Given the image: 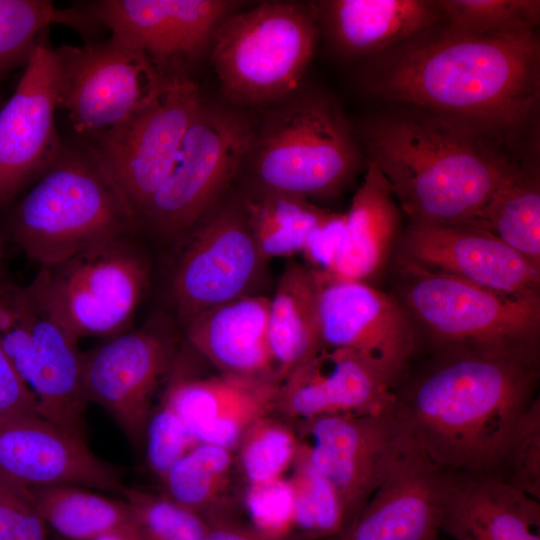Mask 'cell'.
<instances>
[{
  "label": "cell",
  "mask_w": 540,
  "mask_h": 540,
  "mask_svg": "<svg viewBox=\"0 0 540 540\" xmlns=\"http://www.w3.org/2000/svg\"><path fill=\"white\" fill-rule=\"evenodd\" d=\"M366 60L359 85L368 95L426 111L509 152L538 128L536 30L475 35L439 22Z\"/></svg>",
  "instance_id": "cell-1"
},
{
  "label": "cell",
  "mask_w": 540,
  "mask_h": 540,
  "mask_svg": "<svg viewBox=\"0 0 540 540\" xmlns=\"http://www.w3.org/2000/svg\"><path fill=\"white\" fill-rule=\"evenodd\" d=\"M540 362L462 349L420 350L392 389V413L442 468L492 475L539 397Z\"/></svg>",
  "instance_id": "cell-2"
},
{
  "label": "cell",
  "mask_w": 540,
  "mask_h": 540,
  "mask_svg": "<svg viewBox=\"0 0 540 540\" xmlns=\"http://www.w3.org/2000/svg\"><path fill=\"white\" fill-rule=\"evenodd\" d=\"M406 107L354 128L367 162L387 179L407 220L473 225L528 164L466 128Z\"/></svg>",
  "instance_id": "cell-3"
},
{
  "label": "cell",
  "mask_w": 540,
  "mask_h": 540,
  "mask_svg": "<svg viewBox=\"0 0 540 540\" xmlns=\"http://www.w3.org/2000/svg\"><path fill=\"white\" fill-rule=\"evenodd\" d=\"M364 156L338 100L303 83L260 110L233 186L247 197L327 200L350 184Z\"/></svg>",
  "instance_id": "cell-4"
},
{
  "label": "cell",
  "mask_w": 540,
  "mask_h": 540,
  "mask_svg": "<svg viewBox=\"0 0 540 540\" xmlns=\"http://www.w3.org/2000/svg\"><path fill=\"white\" fill-rule=\"evenodd\" d=\"M6 233L39 266L139 234L135 217L95 152L71 138L10 209Z\"/></svg>",
  "instance_id": "cell-5"
},
{
  "label": "cell",
  "mask_w": 540,
  "mask_h": 540,
  "mask_svg": "<svg viewBox=\"0 0 540 540\" xmlns=\"http://www.w3.org/2000/svg\"><path fill=\"white\" fill-rule=\"evenodd\" d=\"M392 261L391 294L413 323L418 351L462 348L540 362V292L505 294L395 254Z\"/></svg>",
  "instance_id": "cell-6"
},
{
  "label": "cell",
  "mask_w": 540,
  "mask_h": 540,
  "mask_svg": "<svg viewBox=\"0 0 540 540\" xmlns=\"http://www.w3.org/2000/svg\"><path fill=\"white\" fill-rule=\"evenodd\" d=\"M318 38L309 3L264 1L230 14L208 55L222 99L255 111L291 95L304 83Z\"/></svg>",
  "instance_id": "cell-7"
},
{
  "label": "cell",
  "mask_w": 540,
  "mask_h": 540,
  "mask_svg": "<svg viewBox=\"0 0 540 540\" xmlns=\"http://www.w3.org/2000/svg\"><path fill=\"white\" fill-rule=\"evenodd\" d=\"M257 114L203 96L173 167L137 219L139 235L174 245L233 186Z\"/></svg>",
  "instance_id": "cell-8"
},
{
  "label": "cell",
  "mask_w": 540,
  "mask_h": 540,
  "mask_svg": "<svg viewBox=\"0 0 540 540\" xmlns=\"http://www.w3.org/2000/svg\"><path fill=\"white\" fill-rule=\"evenodd\" d=\"M139 234L39 266L27 284L39 306L74 340L109 338L131 328L151 277Z\"/></svg>",
  "instance_id": "cell-9"
},
{
  "label": "cell",
  "mask_w": 540,
  "mask_h": 540,
  "mask_svg": "<svg viewBox=\"0 0 540 540\" xmlns=\"http://www.w3.org/2000/svg\"><path fill=\"white\" fill-rule=\"evenodd\" d=\"M54 52L58 110L72 137L89 145L127 123L172 81L141 51L111 35Z\"/></svg>",
  "instance_id": "cell-10"
},
{
  "label": "cell",
  "mask_w": 540,
  "mask_h": 540,
  "mask_svg": "<svg viewBox=\"0 0 540 540\" xmlns=\"http://www.w3.org/2000/svg\"><path fill=\"white\" fill-rule=\"evenodd\" d=\"M169 294L183 327L214 306L254 295L265 263L243 200L232 186L175 244Z\"/></svg>",
  "instance_id": "cell-11"
},
{
  "label": "cell",
  "mask_w": 540,
  "mask_h": 540,
  "mask_svg": "<svg viewBox=\"0 0 540 540\" xmlns=\"http://www.w3.org/2000/svg\"><path fill=\"white\" fill-rule=\"evenodd\" d=\"M0 347L33 393L41 417L84 437L83 352L27 285L0 277Z\"/></svg>",
  "instance_id": "cell-12"
},
{
  "label": "cell",
  "mask_w": 540,
  "mask_h": 540,
  "mask_svg": "<svg viewBox=\"0 0 540 540\" xmlns=\"http://www.w3.org/2000/svg\"><path fill=\"white\" fill-rule=\"evenodd\" d=\"M110 35L141 51L168 80L193 78L237 0H90L75 4Z\"/></svg>",
  "instance_id": "cell-13"
},
{
  "label": "cell",
  "mask_w": 540,
  "mask_h": 540,
  "mask_svg": "<svg viewBox=\"0 0 540 540\" xmlns=\"http://www.w3.org/2000/svg\"><path fill=\"white\" fill-rule=\"evenodd\" d=\"M194 78L169 82L117 130L87 144L137 219L167 179L203 98Z\"/></svg>",
  "instance_id": "cell-14"
},
{
  "label": "cell",
  "mask_w": 540,
  "mask_h": 540,
  "mask_svg": "<svg viewBox=\"0 0 540 540\" xmlns=\"http://www.w3.org/2000/svg\"><path fill=\"white\" fill-rule=\"evenodd\" d=\"M174 327L172 318L158 314L83 353L88 403L104 408L131 440L144 436L154 397L175 364Z\"/></svg>",
  "instance_id": "cell-15"
},
{
  "label": "cell",
  "mask_w": 540,
  "mask_h": 540,
  "mask_svg": "<svg viewBox=\"0 0 540 540\" xmlns=\"http://www.w3.org/2000/svg\"><path fill=\"white\" fill-rule=\"evenodd\" d=\"M295 423L300 447L334 488L349 527L402 440L391 406L376 414H331Z\"/></svg>",
  "instance_id": "cell-16"
},
{
  "label": "cell",
  "mask_w": 540,
  "mask_h": 540,
  "mask_svg": "<svg viewBox=\"0 0 540 540\" xmlns=\"http://www.w3.org/2000/svg\"><path fill=\"white\" fill-rule=\"evenodd\" d=\"M58 78L54 48L45 32L17 87L0 110V207L31 187L63 147L56 125Z\"/></svg>",
  "instance_id": "cell-17"
},
{
  "label": "cell",
  "mask_w": 540,
  "mask_h": 540,
  "mask_svg": "<svg viewBox=\"0 0 540 540\" xmlns=\"http://www.w3.org/2000/svg\"><path fill=\"white\" fill-rule=\"evenodd\" d=\"M317 276L323 347L358 352L394 387L418 351L404 308L372 284Z\"/></svg>",
  "instance_id": "cell-18"
},
{
  "label": "cell",
  "mask_w": 540,
  "mask_h": 540,
  "mask_svg": "<svg viewBox=\"0 0 540 540\" xmlns=\"http://www.w3.org/2000/svg\"><path fill=\"white\" fill-rule=\"evenodd\" d=\"M451 474L403 431L380 484L339 540L436 539Z\"/></svg>",
  "instance_id": "cell-19"
},
{
  "label": "cell",
  "mask_w": 540,
  "mask_h": 540,
  "mask_svg": "<svg viewBox=\"0 0 540 540\" xmlns=\"http://www.w3.org/2000/svg\"><path fill=\"white\" fill-rule=\"evenodd\" d=\"M394 254L501 293L540 292V268L481 227L407 220Z\"/></svg>",
  "instance_id": "cell-20"
},
{
  "label": "cell",
  "mask_w": 540,
  "mask_h": 540,
  "mask_svg": "<svg viewBox=\"0 0 540 540\" xmlns=\"http://www.w3.org/2000/svg\"><path fill=\"white\" fill-rule=\"evenodd\" d=\"M0 473L28 487L123 488L117 472L89 449L84 437L38 414L0 419Z\"/></svg>",
  "instance_id": "cell-21"
},
{
  "label": "cell",
  "mask_w": 540,
  "mask_h": 540,
  "mask_svg": "<svg viewBox=\"0 0 540 540\" xmlns=\"http://www.w3.org/2000/svg\"><path fill=\"white\" fill-rule=\"evenodd\" d=\"M393 385L356 351L323 347L278 387L276 413L292 423L322 415L387 410Z\"/></svg>",
  "instance_id": "cell-22"
},
{
  "label": "cell",
  "mask_w": 540,
  "mask_h": 540,
  "mask_svg": "<svg viewBox=\"0 0 540 540\" xmlns=\"http://www.w3.org/2000/svg\"><path fill=\"white\" fill-rule=\"evenodd\" d=\"M171 375V373H170ZM279 384L224 375H171L163 395L197 443L234 450L245 431L276 413Z\"/></svg>",
  "instance_id": "cell-23"
},
{
  "label": "cell",
  "mask_w": 540,
  "mask_h": 540,
  "mask_svg": "<svg viewBox=\"0 0 540 540\" xmlns=\"http://www.w3.org/2000/svg\"><path fill=\"white\" fill-rule=\"evenodd\" d=\"M322 34L344 60L373 57L444 20L431 0H317L308 2Z\"/></svg>",
  "instance_id": "cell-24"
},
{
  "label": "cell",
  "mask_w": 540,
  "mask_h": 540,
  "mask_svg": "<svg viewBox=\"0 0 540 540\" xmlns=\"http://www.w3.org/2000/svg\"><path fill=\"white\" fill-rule=\"evenodd\" d=\"M269 298L248 295L200 312L184 326L188 343L220 375L279 384L268 342Z\"/></svg>",
  "instance_id": "cell-25"
},
{
  "label": "cell",
  "mask_w": 540,
  "mask_h": 540,
  "mask_svg": "<svg viewBox=\"0 0 540 540\" xmlns=\"http://www.w3.org/2000/svg\"><path fill=\"white\" fill-rule=\"evenodd\" d=\"M393 190L370 162L353 195L330 271L320 277L371 284L387 269L405 225Z\"/></svg>",
  "instance_id": "cell-26"
},
{
  "label": "cell",
  "mask_w": 540,
  "mask_h": 540,
  "mask_svg": "<svg viewBox=\"0 0 540 540\" xmlns=\"http://www.w3.org/2000/svg\"><path fill=\"white\" fill-rule=\"evenodd\" d=\"M440 531L450 540H540V500L489 475L452 472Z\"/></svg>",
  "instance_id": "cell-27"
},
{
  "label": "cell",
  "mask_w": 540,
  "mask_h": 540,
  "mask_svg": "<svg viewBox=\"0 0 540 540\" xmlns=\"http://www.w3.org/2000/svg\"><path fill=\"white\" fill-rule=\"evenodd\" d=\"M318 276L290 262L281 273L268 306V342L279 384L323 348Z\"/></svg>",
  "instance_id": "cell-28"
},
{
  "label": "cell",
  "mask_w": 540,
  "mask_h": 540,
  "mask_svg": "<svg viewBox=\"0 0 540 540\" xmlns=\"http://www.w3.org/2000/svg\"><path fill=\"white\" fill-rule=\"evenodd\" d=\"M36 507L46 523L71 540H93L134 523L128 504L91 491L61 484L30 487Z\"/></svg>",
  "instance_id": "cell-29"
},
{
  "label": "cell",
  "mask_w": 540,
  "mask_h": 540,
  "mask_svg": "<svg viewBox=\"0 0 540 540\" xmlns=\"http://www.w3.org/2000/svg\"><path fill=\"white\" fill-rule=\"evenodd\" d=\"M52 24L76 30L85 42L99 39L104 29L75 4L60 8L47 0H0V85L15 68L25 67Z\"/></svg>",
  "instance_id": "cell-30"
},
{
  "label": "cell",
  "mask_w": 540,
  "mask_h": 540,
  "mask_svg": "<svg viewBox=\"0 0 540 540\" xmlns=\"http://www.w3.org/2000/svg\"><path fill=\"white\" fill-rule=\"evenodd\" d=\"M473 226L484 228L540 268V182L526 165L502 184Z\"/></svg>",
  "instance_id": "cell-31"
},
{
  "label": "cell",
  "mask_w": 540,
  "mask_h": 540,
  "mask_svg": "<svg viewBox=\"0 0 540 540\" xmlns=\"http://www.w3.org/2000/svg\"><path fill=\"white\" fill-rule=\"evenodd\" d=\"M241 197L253 236L266 261L302 252L309 234L333 213L292 196Z\"/></svg>",
  "instance_id": "cell-32"
},
{
  "label": "cell",
  "mask_w": 540,
  "mask_h": 540,
  "mask_svg": "<svg viewBox=\"0 0 540 540\" xmlns=\"http://www.w3.org/2000/svg\"><path fill=\"white\" fill-rule=\"evenodd\" d=\"M235 458L233 450L196 443L161 479L164 495L208 518L224 511V495Z\"/></svg>",
  "instance_id": "cell-33"
},
{
  "label": "cell",
  "mask_w": 540,
  "mask_h": 540,
  "mask_svg": "<svg viewBox=\"0 0 540 540\" xmlns=\"http://www.w3.org/2000/svg\"><path fill=\"white\" fill-rule=\"evenodd\" d=\"M291 468L293 529L307 540H339L348 527L339 497L300 444Z\"/></svg>",
  "instance_id": "cell-34"
},
{
  "label": "cell",
  "mask_w": 540,
  "mask_h": 540,
  "mask_svg": "<svg viewBox=\"0 0 540 540\" xmlns=\"http://www.w3.org/2000/svg\"><path fill=\"white\" fill-rule=\"evenodd\" d=\"M299 448L294 425L268 415L252 424L237 446V461L247 486L268 483L283 477Z\"/></svg>",
  "instance_id": "cell-35"
},
{
  "label": "cell",
  "mask_w": 540,
  "mask_h": 540,
  "mask_svg": "<svg viewBox=\"0 0 540 540\" xmlns=\"http://www.w3.org/2000/svg\"><path fill=\"white\" fill-rule=\"evenodd\" d=\"M452 28L475 35H508L536 30L539 0H437Z\"/></svg>",
  "instance_id": "cell-36"
},
{
  "label": "cell",
  "mask_w": 540,
  "mask_h": 540,
  "mask_svg": "<svg viewBox=\"0 0 540 540\" xmlns=\"http://www.w3.org/2000/svg\"><path fill=\"white\" fill-rule=\"evenodd\" d=\"M143 540H204L208 522L166 497L138 488H122Z\"/></svg>",
  "instance_id": "cell-37"
},
{
  "label": "cell",
  "mask_w": 540,
  "mask_h": 540,
  "mask_svg": "<svg viewBox=\"0 0 540 540\" xmlns=\"http://www.w3.org/2000/svg\"><path fill=\"white\" fill-rule=\"evenodd\" d=\"M540 500V399L522 414L490 475Z\"/></svg>",
  "instance_id": "cell-38"
},
{
  "label": "cell",
  "mask_w": 540,
  "mask_h": 540,
  "mask_svg": "<svg viewBox=\"0 0 540 540\" xmlns=\"http://www.w3.org/2000/svg\"><path fill=\"white\" fill-rule=\"evenodd\" d=\"M144 436L148 467L160 481L169 468L197 443L178 413L163 399L153 409Z\"/></svg>",
  "instance_id": "cell-39"
},
{
  "label": "cell",
  "mask_w": 540,
  "mask_h": 540,
  "mask_svg": "<svg viewBox=\"0 0 540 540\" xmlns=\"http://www.w3.org/2000/svg\"><path fill=\"white\" fill-rule=\"evenodd\" d=\"M0 540H47L31 488L0 473Z\"/></svg>",
  "instance_id": "cell-40"
},
{
  "label": "cell",
  "mask_w": 540,
  "mask_h": 540,
  "mask_svg": "<svg viewBox=\"0 0 540 540\" xmlns=\"http://www.w3.org/2000/svg\"><path fill=\"white\" fill-rule=\"evenodd\" d=\"M245 503L258 530L285 538L293 528L294 491L289 478L247 486Z\"/></svg>",
  "instance_id": "cell-41"
},
{
  "label": "cell",
  "mask_w": 540,
  "mask_h": 540,
  "mask_svg": "<svg viewBox=\"0 0 540 540\" xmlns=\"http://www.w3.org/2000/svg\"><path fill=\"white\" fill-rule=\"evenodd\" d=\"M38 414L35 396L0 347V419Z\"/></svg>",
  "instance_id": "cell-42"
},
{
  "label": "cell",
  "mask_w": 540,
  "mask_h": 540,
  "mask_svg": "<svg viewBox=\"0 0 540 540\" xmlns=\"http://www.w3.org/2000/svg\"><path fill=\"white\" fill-rule=\"evenodd\" d=\"M345 214L332 213L308 236L302 253L318 274H327L337 252Z\"/></svg>",
  "instance_id": "cell-43"
},
{
  "label": "cell",
  "mask_w": 540,
  "mask_h": 540,
  "mask_svg": "<svg viewBox=\"0 0 540 540\" xmlns=\"http://www.w3.org/2000/svg\"><path fill=\"white\" fill-rule=\"evenodd\" d=\"M206 520L208 528L204 540H287L230 520L224 513Z\"/></svg>",
  "instance_id": "cell-44"
},
{
  "label": "cell",
  "mask_w": 540,
  "mask_h": 540,
  "mask_svg": "<svg viewBox=\"0 0 540 540\" xmlns=\"http://www.w3.org/2000/svg\"><path fill=\"white\" fill-rule=\"evenodd\" d=\"M93 540H143L135 523L110 531Z\"/></svg>",
  "instance_id": "cell-45"
},
{
  "label": "cell",
  "mask_w": 540,
  "mask_h": 540,
  "mask_svg": "<svg viewBox=\"0 0 540 540\" xmlns=\"http://www.w3.org/2000/svg\"><path fill=\"white\" fill-rule=\"evenodd\" d=\"M5 257H6L5 236L0 230V277H5L4 276Z\"/></svg>",
  "instance_id": "cell-46"
},
{
  "label": "cell",
  "mask_w": 540,
  "mask_h": 540,
  "mask_svg": "<svg viewBox=\"0 0 540 540\" xmlns=\"http://www.w3.org/2000/svg\"><path fill=\"white\" fill-rule=\"evenodd\" d=\"M434 540H439L438 538L434 539Z\"/></svg>",
  "instance_id": "cell-47"
}]
</instances>
